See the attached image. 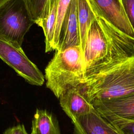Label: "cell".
<instances>
[{"mask_svg":"<svg viewBox=\"0 0 134 134\" xmlns=\"http://www.w3.org/2000/svg\"></svg>","mask_w":134,"mask_h":134,"instance_id":"cell-20","label":"cell"},{"mask_svg":"<svg viewBox=\"0 0 134 134\" xmlns=\"http://www.w3.org/2000/svg\"><path fill=\"white\" fill-rule=\"evenodd\" d=\"M83 53L80 46L55 53L45 69L46 86L59 99L68 90L81 85L84 81Z\"/></svg>","mask_w":134,"mask_h":134,"instance_id":"cell-2","label":"cell"},{"mask_svg":"<svg viewBox=\"0 0 134 134\" xmlns=\"http://www.w3.org/2000/svg\"><path fill=\"white\" fill-rule=\"evenodd\" d=\"M34 24L26 0H8L0 6V38L21 47Z\"/></svg>","mask_w":134,"mask_h":134,"instance_id":"cell-3","label":"cell"},{"mask_svg":"<svg viewBox=\"0 0 134 134\" xmlns=\"http://www.w3.org/2000/svg\"><path fill=\"white\" fill-rule=\"evenodd\" d=\"M95 15L107 21L134 42V30L120 0H87Z\"/></svg>","mask_w":134,"mask_h":134,"instance_id":"cell-6","label":"cell"},{"mask_svg":"<svg viewBox=\"0 0 134 134\" xmlns=\"http://www.w3.org/2000/svg\"><path fill=\"white\" fill-rule=\"evenodd\" d=\"M76 2L80 44L83 53L90 26L95 16L87 0H76Z\"/></svg>","mask_w":134,"mask_h":134,"instance_id":"cell-13","label":"cell"},{"mask_svg":"<svg viewBox=\"0 0 134 134\" xmlns=\"http://www.w3.org/2000/svg\"><path fill=\"white\" fill-rule=\"evenodd\" d=\"M60 106L72 122L90 113L93 105L87 99L79 86L70 88L59 98Z\"/></svg>","mask_w":134,"mask_h":134,"instance_id":"cell-9","label":"cell"},{"mask_svg":"<svg viewBox=\"0 0 134 134\" xmlns=\"http://www.w3.org/2000/svg\"><path fill=\"white\" fill-rule=\"evenodd\" d=\"M108 49L107 38L95 18L90 26L83 52L84 76L104 60Z\"/></svg>","mask_w":134,"mask_h":134,"instance_id":"cell-5","label":"cell"},{"mask_svg":"<svg viewBox=\"0 0 134 134\" xmlns=\"http://www.w3.org/2000/svg\"><path fill=\"white\" fill-rule=\"evenodd\" d=\"M125 12L134 30V0H120Z\"/></svg>","mask_w":134,"mask_h":134,"instance_id":"cell-17","label":"cell"},{"mask_svg":"<svg viewBox=\"0 0 134 134\" xmlns=\"http://www.w3.org/2000/svg\"><path fill=\"white\" fill-rule=\"evenodd\" d=\"M8 0H0V6Z\"/></svg>","mask_w":134,"mask_h":134,"instance_id":"cell-19","label":"cell"},{"mask_svg":"<svg viewBox=\"0 0 134 134\" xmlns=\"http://www.w3.org/2000/svg\"><path fill=\"white\" fill-rule=\"evenodd\" d=\"M80 46L76 0H71L64 19L55 50L63 51L70 47Z\"/></svg>","mask_w":134,"mask_h":134,"instance_id":"cell-8","label":"cell"},{"mask_svg":"<svg viewBox=\"0 0 134 134\" xmlns=\"http://www.w3.org/2000/svg\"><path fill=\"white\" fill-rule=\"evenodd\" d=\"M0 58L29 83L37 86L43 84L44 75L21 46L0 38Z\"/></svg>","mask_w":134,"mask_h":134,"instance_id":"cell-4","label":"cell"},{"mask_svg":"<svg viewBox=\"0 0 134 134\" xmlns=\"http://www.w3.org/2000/svg\"><path fill=\"white\" fill-rule=\"evenodd\" d=\"M3 134H28L24 125H17L6 129Z\"/></svg>","mask_w":134,"mask_h":134,"instance_id":"cell-18","label":"cell"},{"mask_svg":"<svg viewBox=\"0 0 134 134\" xmlns=\"http://www.w3.org/2000/svg\"><path fill=\"white\" fill-rule=\"evenodd\" d=\"M30 134H61L58 121L52 114L37 109L32 120Z\"/></svg>","mask_w":134,"mask_h":134,"instance_id":"cell-12","label":"cell"},{"mask_svg":"<svg viewBox=\"0 0 134 134\" xmlns=\"http://www.w3.org/2000/svg\"><path fill=\"white\" fill-rule=\"evenodd\" d=\"M58 1L59 0L47 1L39 26L43 29L45 36L46 52L55 50L53 40Z\"/></svg>","mask_w":134,"mask_h":134,"instance_id":"cell-11","label":"cell"},{"mask_svg":"<svg viewBox=\"0 0 134 134\" xmlns=\"http://www.w3.org/2000/svg\"><path fill=\"white\" fill-rule=\"evenodd\" d=\"M100 113L110 114L127 119H134V95L127 97L92 103Z\"/></svg>","mask_w":134,"mask_h":134,"instance_id":"cell-10","label":"cell"},{"mask_svg":"<svg viewBox=\"0 0 134 134\" xmlns=\"http://www.w3.org/2000/svg\"><path fill=\"white\" fill-rule=\"evenodd\" d=\"M92 104L134 95V56L106 70L86 77L79 86Z\"/></svg>","mask_w":134,"mask_h":134,"instance_id":"cell-1","label":"cell"},{"mask_svg":"<svg viewBox=\"0 0 134 134\" xmlns=\"http://www.w3.org/2000/svg\"><path fill=\"white\" fill-rule=\"evenodd\" d=\"M72 122L74 134H121L94 107L90 113Z\"/></svg>","mask_w":134,"mask_h":134,"instance_id":"cell-7","label":"cell"},{"mask_svg":"<svg viewBox=\"0 0 134 134\" xmlns=\"http://www.w3.org/2000/svg\"><path fill=\"white\" fill-rule=\"evenodd\" d=\"M35 23L40 26L42 14L48 0H26Z\"/></svg>","mask_w":134,"mask_h":134,"instance_id":"cell-16","label":"cell"},{"mask_svg":"<svg viewBox=\"0 0 134 134\" xmlns=\"http://www.w3.org/2000/svg\"><path fill=\"white\" fill-rule=\"evenodd\" d=\"M100 114L121 134H134V119L124 118L110 114Z\"/></svg>","mask_w":134,"mask_h":134,"instance_id":"cell-14","label":"cell"},{"mask_svg":"<svg viewBox=\"0 0 134 134\" xmlns=\"http://www.w3.org/2000/svg\"><path fill=\"white\" fill-rule=\"evenodd\" d=\"M71 0H59L57 9V20L54 37V47L56 49L59 40L61 27Z\"/></svg>","mask_w":134,"mask_h":134,"instance_id":"cell-15","label":"cell"}]
</instances>
